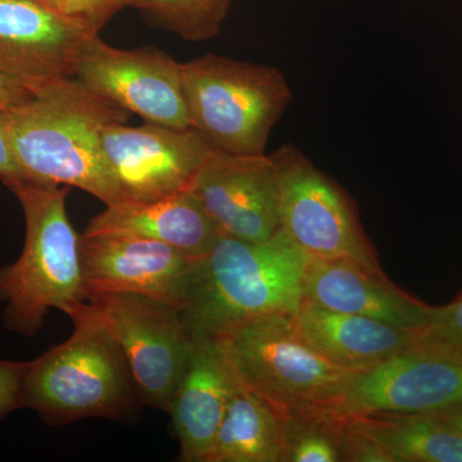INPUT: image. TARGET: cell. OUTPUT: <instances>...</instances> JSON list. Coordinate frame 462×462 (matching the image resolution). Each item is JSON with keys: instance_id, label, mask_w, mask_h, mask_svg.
<instances>
[{"instance_id": "cell-5", "label": "cell", "mask_w": 462, "mask_h": 462, "mask_svg": "<svg viewBox=\"0 0 462 462\" xmlns=\"http://www.w3.org/2000/svg\"><path fill=\"white\" fill-rule=\"evenodd\" d=\"M181 72L191 126L212 148L264 154L291 100L281 69L209 53L181 63Z\"/></svg>"}, {"instance_id": "cell-17", "label": "cell", "mask_w": 462, "mask_h": 462, "mask_svg": "<svg viewBox=\"0 0 462 462\" xmlns=\"http://www.w3.org/2000/svg\"><path fill=\"white\" fill-rule=\"evenodd\" d=\"M85 236L117 234L163 243L194 260L207 256L223 234L191 191L153 202L106 206Z\"/></svg>"}, {"instance_id": "cell-27", "label": "cell", "mask_w": 462, "mask_h": 462, "mask_svg": "<svg viewBox=\"0 0 462 462\" xmlns=\"http://www.w3.org/2000/svg\"><path fill=\"white\" fill-rule=\"evenodd\" d=\"M35 94L32 88L0 71V111H12L32 99Z\"/></svg>"}, {"instance_id": "cell-12", "label": "cell", "mask_w": 462, "mask_h": 462, "mask_svg": "<svg viewBox=\"0 0 462 462\" xmlns=\"http://www.w3.org/2000/svg\"><path fill=\"white\" fill-rule=\"evenodd\" d=\"M98 32L42 0H0V71L39 91L75 79Z\"/></svg>"}, {"instance_id": "cell-16", "label": "cell", "mask_w": 462, "mask_h": 462, "mask_svg": "<svg viewBox=\"0 0 462 462\" xmlns=\"http://www.w3.org/2000/svg\"><path fill=\"white\" fill-rule=\"evenodd\" d=\"M236 383L220 340H194L167 410L180 445V461L205 462Z\"/></svg>"}, {"instance_id": "cell-18", "label": "cell", "mask_w": 462, "mask_h": 462, "mask_svg": "<svg viewBox=\"0 0 462 462\" xmlns=\"http://www.w3.org/2000/svg\"><path fill=\"white\" fill-rule=\"evenodd\" d=\"M293 318L310 345L331 363L346 369H363L415 351L416 329L410 328L331 311L307 300H303Z\"/></svg>"}, {"instance_id": "cell-19", "label": "cell", "mask_w": 462, "mask_h": 462, "mask_svg": "<svg viewBox=\"0 0 462 462\" xmlns=\"http://www.w3.org/2000/svg\"><path fill=\"white\" fill-rule=\"evenodd\" d=\"M345 419L388 462H462V434L430 412H374Z\"/></svg>"}, {"instance_id": "cell-4", "label": "cell", "mask_w": 462, "mask_h": 462, "mask_svg": "<svg viewBox=\"0 0 462 462\" xmlns=\"http://www.w3.org/2000/svg\"><path fill=\"white\" fill-rule=\"evenodd\" d=\"M83 306L69 316L74 334L26 364L23 407L53 427L88 418L123 421L139 397L120 346Z\"/></svg>"}, {"instance_id": "cell-6", "label": "cell", "mask_w": 462, "mask_h": 462, "mask_svg": "<svg viewBox=\"0 0 462 462\" xmlns=\"http://www.w3.org/2000/svg\"><path fill=\"white\" fill-rule=\"evenodd\" d=\"M218 340L239 382L284 419L327 403L352 372L310 345L293 315L254 319Z\"/></svg>"}, {"instance_id": "cell-14", "label": "cell", "mask_w": 462, "mask_h": 462, "mask_svg": "<svg viewBox=\"0 0 462 462\" xmlns=\"http://www.w3.org/2000/svg\"><path fill=\"white\" fill-rule=\"evenodd\" d=\"M190 191L223 236L263 242L281 229L278 179L270 154L215 149Z\"/></svg>"}, {"instance_id": "cell-13", "label": "cell", "mask_w": 462, "mask_h": 462, "mask_svg": "<svg viewBox=\"0 0 462 462\" xmlns=\"http://www.w3.org/2000/svg\"><path fill=\"white\" fill-rule=\"evenodd\" d=\"M85 300L90 294L134 293L181 309L197 261L178 249L138 236H80Z\"/></svg>"}, {"instance_id": "cell-3", "label": "cell", "mask_w": 462, "mask_h": 462, "mask_svg": "<svg viewBox=\"0 0 462 462\" xmlns=\"http://www.w3.org/2000/svg\"><path fill=\"white\" fill-rule=\"evenodd\" d=\"M25 215L26 236L16 263L0 267V302L7 329L32 337L51 310L71 316L87 302L80 236L69 215L67 185L16 178L5 181Z\"/></svg>"}, {"instance_id": "cell-26", "label": "cell", "mask_w": 462, "mask_h": 462, "mask_svg": "<svg viewBox=\"0 0 462 462\" xmlns=\"http://www.w3.org/2000/svg\"><path fill=\"white\" fill-rule=\"evenodd\" d=\"M16 178H23V173L12 152L9 111H0V180L5 182Z\"/></svg>"}, {"instance_id": "cell-25", "label": "cell", "mask_w": 462, "mask_h": 462, "mask_svg": "<svg viewBox=\"0 0 462 462\" xmlns=\"http://www.w3.org/2000/svg\"><path fill=\"white\" fill-rule=\"evenodd\" d=\"M125 5H129V0H69L67 14L99 32L109 18Z\"/></svg>"}, {"instance_id": "cell-21", "label": "cell", "mask_w": 462, "mask_h": 462, "mask_svg": "<svg viewBox=\"0 0 462 462\" xmlns=\"http://www.w3.org/2000/svg\"><path fill=\"white\" fill-rule=\"evenodd\" d=\"M282 462H346V425L327 412L306 411L284 419Z\"/></svg>"}, {"instance_id": "cell-10", "label": "cell", "mask_w": 462, "mask_h": 462, "mask_svg": "<svg viewBox=\"0 0 462 462\" xmlns=\"http://www.w3.org/2000/svg\"><path fill=\"white\" fill-rule=\"evenodd\" d=\"M76 80L115 105L170 127H190L181 63L147 47L124 51L96 36L85 48Z\"/></svg>"}, {"instance_id": "cell-8", "label": "cell", "mask_w": 462, "mask_h": 462, "mask_svg": "<svg viewBox=\"0 0 462 462\" xmlns=\"http://www.w3.org/2000/svg\"><path fill=\"white\" fill-rule=\"evenodd\" d=\"M270 157L278 179L281 229L289 238L315 260L348 258L383 272L348 194L293 145H282Z\"/></svg>"}, {"instance_id": "cell-22", "label": "cell", "mask_w": 462, "mask_h": 462, "mask_svg": "<svg viewBox=\"0 0 462 462\" xmlns=\"http://www.w3.org/2000/svg\"><path fill=\"white\" fill-rule=\"evenodd\" d=\"M230 0H129L156 17L163 26L191 42L207 41L220 33Z\"/></svg>"}, {"instance_id": "cell-24", "label": "cell", "mask_w": 462, "mask_h": 462, "mask_svg": "<svg viewBox=\"0 0 462 462\" xmlns=\"http://www.w3.org/2000/svg\"><path fill=\"white\" fill-rule=\"evenodd\" d=\"M26 364L0 360V420L23 407Z\"/></svg>"}, {"instance_id": "cell-15", "label": "cell", "mask_w": 462, "mask_h": 462, "mask_svg": "<svg viewBox=\"0 0 462 462\" xmlns=\"http://www.w3.org/2000/svg\"><path fill=\"white\" fill-rule=\"evenodd\" d=\"M303 300L331 311L365 316L410 329L427 325L436 309L396 287L384 273L348 258H311Z\"/></svg>"}, {"instance_id": "cell-28", "label": "cell", "mask_w": 462, "mask_h": 462, "mask_svg": "<svg viewBox=\"0 0 462 462\" xmlns=\"http://www.w3.org/2000/svg\"><path fill=\"white\" fill-rule=\"evenodd\" d=\"M430 413L462 434V403L454 404V406L447 407V409Z\"/></svg>"}, {"instance_id": "cell-29", "label": "cell", "mask_w": 462, "mask_h": 462, "mask_svg": "<svg viewBox=\"0 0 462 462\" xmlns=\"http://www.w3.org/2000/svg\"><path fill=\"white\" fill-rule=\"evenodd\" d=\"M42 2L50 5L51 7L58 9V11L62 12V14H67V5H69V0H42Z\"/></svg>"}, {"instance_id": "cell-23", "label": "cell", "mask_w": 462, "mask_h": 462, "mask_svg": "<svg viewBox=\"0 0 462 462\" xmlns=\"http://www.w3.org/2000/svg\"><path fill=\"white\" fill-rule=\"evenodd\" d=\"M413 352L462 364V296L434 309L428 324L416 329Z\"/></svg>"}, {"instance_id": "cell-20", "label": "cell", "mask_w": 462, "mask_h": 462, "mask_svg": "<svg viewBox=\"0 0 462 462\" xmlns=\"http://www.w3.org/2000/svg\"><path fill=\"white\" fill-rule=\"evenodd\" d=\"M284 447V418L238 380L205 462H282Z\"/></svg>"}, {"instance_id": "cell-2", "label": "cell", "mask_w": 462, "mask_h": 462, "mask_svg": "<svg viewBox=\"0 0 462 462\" xmlns=\"http://www.w3.org/2000/svg\"><path fill=\"white\" fill-rule=\"evenodd\" d=\"M311 257L282 229L263 242L223 236L194 266L180 309L191 338L218 340L267 315H294Z\"/></svg>"}, {"instance_id": "cell-1", "label": "cell", "mask_w": 462, "mask_h": 462, "mask_svg": "<svg viewBox=\"0 0 462 462\" xmlns=\"http://www.w3.org/2000/svg\"><path fill=\"white\" fill-rule=\"evenodd\" d=\"M127 120L126 109L76 79L57 81L9 111L12 152L23 178L79 188L106 206L120 205L102 134Z\"/></svg>"}, {"instance_id": "cell-11", "label": "cell", "mask_w": 462, "mask_h": 462, "mask_svg": "<svg viewBox=\"0 0 462 462\" xmlns=\"http://www.w3.org/2000/svg\"><path fill=\"white\" fill-rule=\"evenodd\" d=\"M457 403H462V364L407 352L352 370L336 394L315 410L351 418L374 412H434Z\"/></svg>"}, {"instance_id": "cell-7", "label": "cell", "mask_w": 462, "mask_h": 462, "mask_svg": "<svg viewBox=\"0 0 462 462\" xmlns=\"http://www.w3.org/2000/svg\"><path fill=\"white\" fill-rule=\"evenodd\" d=\"M83 310L120 346L143 402L167 411L194 346L180 309L141 294L98 293Z\"/></svg>"}, {"instance_id": "cell-9", "label": "cell", "mask_w": 462, "mask_h": 462, "mask_svg": "<svg viewBox=\"0 0 462 462\" xmlns=\"http://www.w3.org/2000/svg\"><path fill=\"white\" fill-rule=\"evenodd\" d=\"M102 148L123 202L144 203L190 191L215 151L196 127L109 125Z\"/></svg>"}]
</instances>
